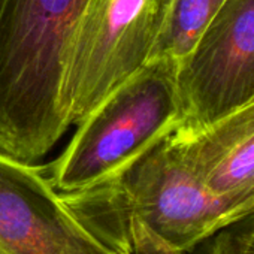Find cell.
Listing matches in <instances>:
<instances>
[{"mask_svg":"<svg viewBox=\"0 0 254 254\" xmlns=\"http://www.w3.org/2000/svg\"><path fill=\"white\" fill-rule=\"evenodd\" d=\"M224 2L226 0H169L150 60H168L180 64Z\"/></svg>","mask_w":254,"mask_h":254,"instance_id":"8","label":"cell"},{"mask_svg":"<svg viewBox=\"0 0 254 254\" xmlns=\"http://www.w3.org/2000/svg\"><path fill=\"white\" fill-rule=\"evenodd\" d=\"M178 64L150 60L76 126L66 150L44 174L59 193L100 184L181 124Z\"/></svg>","mask_w":254,"mask_h":254,"instance_id":"3","label":"cell"},{"mask_svg":"<svg viewBox=\"0 0 254 254\" xmlns=\"http://www.w3.org/2000/svg\"><path fill=\"white\" fill-rule=\"evenodd\" d=\"M242 254H254V232L251 233V236L248 239V244H247V247H245Z\"/></svg>","mask_w":254,"mask_h":254,"instance_id":"10","label":"cell"},{"mask_svg":"<svg viewBox=\"0 0 254 254\" xmlns=\"http://www.w3.org/2000/svg\"><path fill=\"white\" fill-rule=\"evenodd\" d=\"M87 0H0V153L35 165L70 126L63 82Z\"/></svg>","mask_w":254,"mask_h":254,"instance_id":"2","label":"cell"},{"mask_svg":"<svg viewBox=\"0 0 254 254\" xmlns=\"http://www.w3.org/2000/svg\"><path fill=\"white\" fill-rule=\"evenodd\" d=\"M0 254H117L51 186L42 166L0 153Z\"/></svg>","mask_w":254,"mask_h":254,"instance_id":"6","label":"cell"},{"mask_svg":"<svg viewBox=\"0 0 254 254\" xmlns=\"http://www.w3.org/2000/svg\"><path fill=\"white\" fill-rule=\"evenodd\" d=\"M60 194L76 218L117 254H191L239 221L203 184L174 132L112 178Z\"/></svg>","mask_w":254,"mask_h":254,"instance_id":"1","label":"cell"},{"mask_svg":"<svg viewBox=\"0 0 254 254\" xmlns=\"http://www.w3.org/2000/svg\"><path fill=\"white\" fill-rule=\"evenodd\" d=\"M169 0H87L69 48L63 96L78 124L151 57Z\"/></svg>","mask_w":254,"mask_h":254,"instance_id":"4","label":"cell"},{"mask_svg":"<svg viewBox=\"0 0 254 254\" xmlns=\"http://www.w3.org/2000/svg\"><path fill=\"white\" fill-rule=\"evenodd\" d=\"M253 232L254 214L212 235L197 245L191 254H242Z\"/></svg>","mask_w":254,"mask_h":254,"instance_id":"9","label":"cell"},{"mask_svg":"<svg viewBox=\"0 0 254 254\" xmlns=\"http://www.w3.org/2000/svg\"><path fill=\"white\" fill-rule=\"evenodd\" d=\"M203 184L242 220L254 214V99L199 130L177 129Z\"/></svg>","mask_w":254,"mask_h":254,"instance_id":"7","label":"cell"},{"mask_svg":"<svg viewBox=\"0 0 254 254\" xmlns=\"http://www.w3.org/2000/svg\"><path fill=\"white\" fill-rule=\"evenodd\" d=\"M177 85L187 132L254 99V0H226L178 64Z\"/></svg>","mask_w":254,"mask_h":254,"instance_id":"5","label":"cell"}]
</instances>
